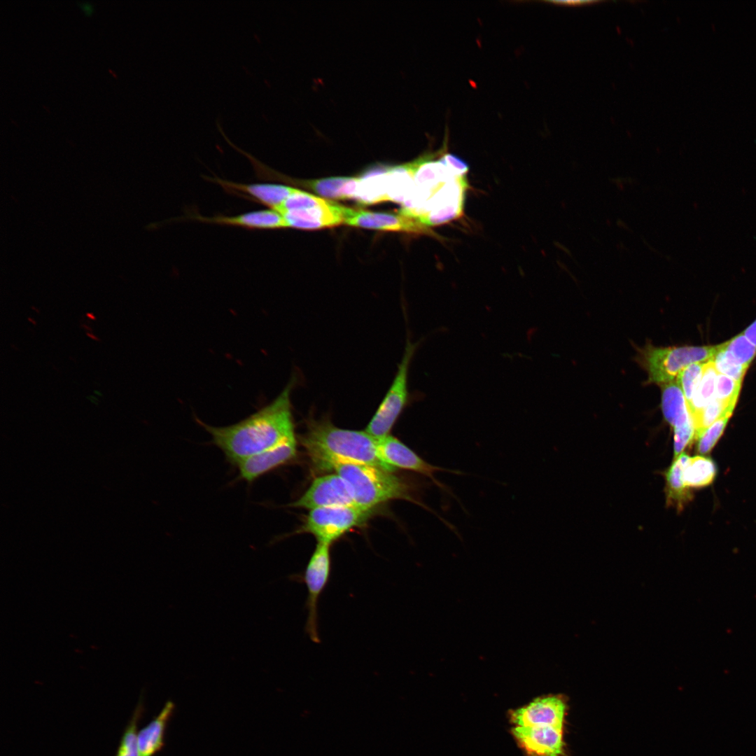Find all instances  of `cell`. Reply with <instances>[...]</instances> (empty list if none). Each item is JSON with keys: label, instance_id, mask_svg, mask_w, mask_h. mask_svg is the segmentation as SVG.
<instances>
[{"label": "cell", "instance_id": "cell-18", "mask_svg": "<svg viewBox=\"0 0 756 756\" xmlns=\"http://www.w3.org/2000/svg\"><path fill=\"white\" fill-rule=\"evenodd\" d=\"M662 409L666 420L674 428L693 421L684 393L677 382L662 384Z\"/></svg>", "mask_w": 756, "mask_h": 756}, {"label": "cell", "instance_id": "cell-7", "mask_svg": "<svg viewBox=\"0 0 756 756\" xmlns=\"http://www.w3.org/2000/svg\"><path fill=\"white\" fill-rule=\"evenodd\" d=\"M329 545L317 543L308 564L302 573L292 575L290 580L305 584L307 598L305 606L307 618L305 632L316 643L321 642L318 634V601L327 587L331 575L332 561Z\"/></svg>", "mask_w": 756, "mask_h": 756}, {"label": "cell", "instance_id": "cell-28", "mask_svg": "<svg viewBox=\"0 0 756 756\" xmlns=\"http://www.w3.org/2000/svg\"><path fill=\"white\" fill-rule=\"evenodd\" d=\"M705 363H693L682 370L677 376V382L680 385L687 404L688 405L693 397L695 388L702 376Z\"/></svg>", "mask_w": 756, "mask_h": 756}, {"label": "cell", "instance_id": "cell-19", "mask_svg": "<svg viewBox=\"0 0 756 756\" xmlns=\"http://www.w3.org/2000/svg\"><path fill=\"white\" fill-rule=\"evenodd\" d=\"M359 177H330L306 181L302 185L327 198L344 200L355 198Z\"/></svg>", "mask_w": 756, "mask_h": 756}, {"label": "cell", "instance_id": "cell-21", "mask_svg": "<svg viewBox=\"0 0 756 756\" xmlns=\"http://www.w3.org/2000/svg\"><path fill=\"white\" fill-rule=\"evenodd\" d=\"M717 469L713 460L701 456L689 457L683 469L685 486L703 487L712 483Z\"/></svg>", "mask_w": 756, "mask_h": 756}, {"label": "cell", "instance_id": "cell-34", "mask_svg": "<svg viewBox=\"0 0 756 756\" xmlns=\"http://www.w3.org/2000/svg\"><path fill=\"white\" fill-rule=\"evenodd\" d=\"M78 6L82 9L85 15L90 16L92 14L94 6L90 1H76Z\"/></svg>", "mask_w": 756, "mask_h": 756}, {"label": "cell", "instance_id": "cell-23", "mask_svg": "<svg viewBox=\"0 0 756 756\" xmlns=\"http://www.w3.org/2000/svg\"><path fill=\"white\" fill-rule=\"evenodd\" d=\"M689 456L682 453L678 456L666 472V498L668 504H676L682 506L689 494L683 483L682 473L684 466Z\"/></svg>", "mask_w": 756, "mask_h": 756}, {"label": "cell", "instance_id": "cell-3", "mask_svg": "<svg viewBox=\"0 0 756 756\" xmlns=\"http://www.w3.org/2000/svg\"><path fill=\"white\" fill-rule=\"evenodd\" d=\"M301 443L321 469L328 463L341 461L372 465L391 472L395 470L381 460L377 439L368 432L340 428L326 419L311 420Z\"/></svg>", "mask_w": 756, "mask_h": 756}, {"label": "cell", "instance_id": "cell-11", "mask_svg": "<svg viewBox=\"0 0 756 756\" xmlns=\"http://www.w3.org/2000/svg\"><path fill=\"white\" fill-rule=\"evenodd\" d=\"M567 706L559 695L539 697L511 713V721L517 727H562Z\"/></svg>", "mask_w": 756, "mask_h": 756}, {"label": "cell", "instance_id": "cell-25", "mask_svg": "<svg viewBox=\"0 0 756 756\" xmlns=\"http://www.w3.org/2000/svg\"><path fill=\"white\" fill-rule=\"evenodd\" d=\"M142 711L141 702L139 701L123 732L115 756H139L137 723Z\"/></svg>", "mask_w": 756, "mask_h": 756}, {"label": "cell", "instance_id": "cell-20", "mask_svg": "<svg viewBox=\"0 0 756 756\" xmlns=\"http://www.w3.org/2000/svg\"><path fill=\"white\" fill-rule=\"evenodd\" d=\"M355 199L363 204L388 201V169L359 177Z\"/></svg>", "mask_w": 756, "mask_h": 756}, {"label": "cell", "instance_id": "cell-37", "mask_svg": "<svg viewBox=\"0 0 756 756\" xmlns=\"http://www.w3.org/2000/svg\"><path fill=\"white\" fill-rule=\"evenodd\" d=\"M82 327L85 328V329H88V330H92V328H89V327H88V326H85V325H82Z\"/></svg>", "mask_w": 756, "mask_h": 756}, {"label": "cell", "instance_id": "cell-14", "mask_svg": "<svg viewBox=\"0 0 756 756\" xmlns=\"http://www.w3.org/2000/svg\"><path fill=\"white\" fill-rule=\"evenodd\" d=\"M512 734L528 756H563V728L556 727H517Z\"/></svg>", "mask_w": 756, "mask_h": 756}, {"label": "cell", "instance_id": "cell-29", "mask_svg": "<svg viewBox=\"0 0 756 756\" xmlns=\"http://www.w3.org/2000/svg\"><path fill=\"white\" fill-rule=\"evenodd\" d=\"M741 383L728 376L718 374L715 397L725 402L736 405Z\"/></svg>", "mask_w": 756, "mask_h": 756}, {"label": "cell", "instance_id": "cell-31", "mask_svg": "<svg viewBox=\"0 0 756 756\" xmlns=\"http://www.w3.org/2000/svg\"><path fill=\"white\" fill-rule=\"evenodd\" d=\"M695 437V430L693 421L674 428V454L679 456L680 452L691 442Z\"/></svg>", "mask_w": 756, "mask_h": 756}, {"label": "cell", "instance_id": "cell-32", "mask_svg": "<svg viewBox=\"0 0 756 756\" xmlns=\"http://www.w3.org/2000/svg\"><path fill=\"white\" fill-rule=\"evenodd\" d=\"M446 164L455 174L459 176H466L469 171V165L460 157L446 153L442 155Z\"/></svg>", "mask_w": 756, "mask_h": 756}, {"label": "cell", "instance_id": "cell-15", "mask_svg": "<svg viewBox=\"0 0 756 756\" xmlns=\"http://www.w3.org/2000/svg\"><path fill=\"white\" fill-rule=\"evenodd\" d=\"M296 454L297 440L295 437L238 463L237 465L239 477L247 482H252L265 473L291 461Z\"/></svg>", "mask_w": 756, "mask_h": 756}, {"label": "cell", "instance_id": "cell-4", "mask_svg": "<svg viewBox=\"0 0 756 756\" xmlns=\"http://www.w3.org/2000/svg\"><path fill=\"white\" fill-rule=\"evenodd\" d=\"M322 470H332L350 487L356 505L374 509L393 499H406L419 503L412 495V487L392 472L362 463L334 461Z\"/></svg>", "mask_w": 756, "mask_h": 756}, {"label": "cell", "instance_id": "cell-33", "mask_svg": "<svg viewBox=\"0 0 756 756\" xmlns=\"http://www.w3.org/2000/svg\"><path fill=\"white\" fill-rule=\"evenodd\" d=\"M743 333L752 344L756 346V320Z\"/></svg>", "mask_w": 756, "mask_h": 756}, {"label": "cell", "instance_id": "cell-9", "mask_svg": "<svg viewBox=\"0 0 756 756\" xmlns=\"http://www.w3.org/2000/svg\"><path fill=\"white\" fill-rule=\"evenodd\" d=\"M377 450L381 460L389 467L393 469L398 468L411 470L427 477L443 491L457 499L449 488L440 482L435 475L442 472L456 475H464V472L428 463L410 447L391 435L377 440Z\"/></svg>", "mask_w": 756, "mask_h": 756}, {"label": "cell", "instance_id": "cell-1", "mask_svg": "<svg viewBox=\"0 0 756 756\" xmlns=\"http://www.w3.org/2000/svg\"><path fill=\"white\" fill-rule=\"evenodd\" d=\"M293 377L270 403L247 418L227 426H212L197 419L211 436L213 443L234 464L295 438L291 393Z\"/></svg>", "mask_w": 756, "mask_h": 756}, {"label": "cell", "instance_id": "cell-24", "mask_svg": "<svg viewBox=\"0 0 756 756\" xmlns=\"http://www.w3.org/2000/svg\"><path fill=\"white\" fill-rule=\"evenodd\" d=\"M734 407V405L725 402L714 396L703 410L692 416L695 437L698 438L706 428L720 419L730 416Z\"/></svg>", "mask_w": 756, "mask_h": 756}, {"label": "cell", "instance_id": "cell-6", "mask_svg": "<svg viewBox=\"0 0 756 756\" xmlns=\"http://www.w3.org/2000/svg\"><path fill=\"white\" fill-rule=\"evenodd\" d=\"M419 342L407 339L404 354L393 382L365 431L378 440L390 435V431L409 401L408 373L410 363Z\"/></svg>", "mask_w": 756, "mask_h": 756}, {"label": "cell", "instance_id": "cell-22", "mask_svg": "<svg viewBox=\"0 0 756 756\" xmlns=\"http://www.w3.org/2000/svg\"><path fill=\"white\" fill-rule=\"evenodd\" d=\"M718 374L713 360L705 363L701 379L687 405L692 416L703 410L714 398Z\"/></svg>", "mask_w": 756, "mask_h": 756}, {"label": "cell", "instance_id": "cell-16", "mask_svg": "<svg viewBox=\"0 0 756 756\" xmlns=\"http://www.w3.org/2000/svg\"><path fill=\"white\" fill-rule=\"evenodd\" d=\"M346 209V206L327 200L321 205L290 210L281 215L286 220L288 227L316 230L344 223Z\"/></svg>", "mask_w": 756, "mask_h": 756}, {"label": "cell", "instance_id": "cell-13", "mask_svg": "<svg viewBox=\"0 0 756 756\" xmlns=\"http://www.w3.org/2000/svg\"><path fill=\"white\" fill-rule=\"evenodd\" d=\"M344 223L366 229L425 233L428 228L414 218L398 214L374 212L346 207Z\"/></svg>", "mask_w": 756, "mask_h": 756}, {"label": "cell", "instance_id": "cell-38", "mask_svg": "<svg viewBox=\"0 0 756 756\" xmlns=\"http://www.w3.org/2000/svg\"><path fill=\"white\" fill-rule=\"evenodd\" d=\"M28 319H29V321L32 322L33 323H34V325H36V322L34 321L31 320V318H28Z\"/></svg>", "mask_w": 756, "mask_h": 756}, {"label": "cell", "instance_id": "cell-8", "mask_svg": "<svg viewBox=\"0 0 756 756\" xmlns=\"http://www.w3.org/2000/svg\"><path fill=\"white\" fill-rule=\"evenodd\" d=\"M373 510L358 505L310 510L302 531L313 535L318 543L330 545L347 531L363 524Z\"/></svg>", "mask_w": 756, "mask_h": 756}, {"label": "cell", "instance_id": "cell-10", "mask_svg": "<svg viewBox=\"0 0 756 756\" xmlns=\"http://www.w3.org/2000/svg\"><path fill=\"white\" fill-rule=\"evenodd\" d=\"M288 505L313 510L356 505L348 484L332 473L316 478L304 494Z\"/></svg>", "mask_w": 756, "mask_h": 756}, {"label": "cell", "instance_id": "cell-35", "mask_svg": "<svg viewBox=\"0 0 756 756\" xmlns=\"http://www.w3.org/2000/svg\"><path fill=\"white\" fill-rule=\"evenodd\" d=\"M86 335H88V337H89L90 338H91V339H92V340H97V341H99V340H100V339H99L98 337H96L95 335H94L93 334H92V333H90V332H87V333H86Z\"/></svg>", "mask_w": 756, "mask_h": 756}, {"label": "cell", "instance_id": "cell-12", "mask_svg": "<svg viewBox=\"0 0 756 756\" xmlns=\"http://www.w3.org/2000/svg\"><path fill=\"white\" fill-rule=\"evenodd\" d=\"M183 219L202 223L240 227L247 230H274L287 228L284 218L272 209L255 210L234 216H205L198 212H190Z\"/></svg>", "mask_w": 756, "mask_h": 756}, {"label": "cell", "instance_id": "cell-36", "mask_svg": "<svg viewBox=\"0 0 756 756\" xmlns=\"http://www.w3.org/2000/svg\"><path fill=\"white\" fill-rule=\"evenodd\" d=\"M86 316H88V318H89L90 319H92V320H96V316H94V314H93L92 313H87V314H86Z\"/></svg>", "mask_w": 756, "mask_h": 756}, {"label": "cell", "instance_id": "cell-17", "mask_svg": "<svg viewBox=\"0 0 756 756\" xmlns=\"http://www.w3.org/2000/svg\"><path fill=\"white\" fill-rule=\"evenodd\" d=\"M174 708V703L168 701L158 715L138 732L139 756H153L161 750L164 744L165 729Z\"/></svg>", "mask_w": 756, "mask_h": 756}, {"label": "cell", "instance_id": "cell-30", "mask_svg": "<svg viewBox=\"0 0 756 756\" xmlns=\"http://www.w3.org/2000/svg\"><path fill=\"white\" fill-rule=\"evenodd\" d=\"M730 416H724L713 423L698 438V451L701 454L708 453L715 446L724 432Z\"/></svg>", "mask_w": 756, "mask_h": 756}, {"label": "cell", "instance_id": "cell-26", "mask_svg": "<svg viewBox=\"0 0 756 756\" xmlns=\"http://www.w3.org/2000/svg\"><path fill=\"white\" fill-rule=\"evenodd\" d=\"M718 374L728 376L742 382L748 368L738 363L732 354L724 349V343L713 360Z\"/></svg>", "mask_w": 756, "mask_h": 756}, {"label": "cell", "instance_id": "cell-2", "mask_svg": "<svg viewBox=\"0 0 756 756\" xmlns=\"http://www.w3.org/2000/svg\"><path fill=\"white\" fill-rule=\"evenodd\" d=\"M440 152L425 155L412 162L414 188L399 212L424 226L444 224L460 217L469 188L466 176H459L446 164Z\"/></svg>", "mask_w": 756, "mask_h": 756}, {"label": "cell", "instance_id": "cell-5", "mask_svg": "<svg viewBox=\"0 0 756 756\" xmlns=\"http://www.w3.org/2000/svg\"><path fill=\"white\" fill-rule=\"evenodd\" d=\"M722 344L708 346L654 347L646 346L640 361L648 374V383L672 382L686 367L713 360Z\"/></svg>", "mask_w": 756, "mask_h": 756}, {"label": "cell", "instance_id": "cell-27", "mask_svg": "<svg viewBox=\"0 0 756 756\" xmlns=\"http://www.w3.org/2000/svg\"><path fill=\"white\" fill-rule=\"evenodd\" d=\"M724 348L732 354L738 363L747 368L749 367L756 356V346L752 344L743 333H741L724 342Z\"/></svg>", "mask_w": 756, "mask_h": 756}]
</instances>
